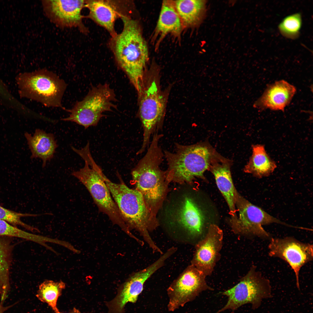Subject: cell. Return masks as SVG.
<instances>
[{
	"mask_svg": "<svg viewBox=\"0 0 313 313\" xmlns=\"http://www.w3.org/2000/svg\"><path fill=\"white\" fill-rule=\"evenodd\" d=\"M222 294L228 297V301L216 313L227 310L234 311L248 303L252 304L253 309L257 308L263 299L271 297V288L269 281L252 266L238 283Z\"/></svg>",
	"mask_w": 313,
	"mask_h": 313,
	"instance_id": "cell-9",
	"label": "cell"
},
{
	"mask_svg": "<svg viewBox=\"0 0 313 313\" xmlns=\"http://www.w3.org/2000/svg\"><path fill=\"white\" fill-rule=\"evenodd\" d=\"M24 135L31 152L30 158L41 159L43 161L42 166L45 167L46 162L53 157L58 146L54 134L37 129L33 135L27 132Z\"/></svg>",
	"mask_w": 313,
	"mask_h": 313,
	"instance_id": "cell-20",
	"label": "cell"
},
{
	"mask_svg": "<svg viewBox=\"0 0 313 313\" xmlns=\"http://www.w3.org/2000/svg\"><path fill=\"white\" fill-rule=\"evenodd\" d=\"M120 182H112L104 175V179L121 216L128 227L138 232L153 251L159 248L155 244L149 232L157 227L150 215L141 194L128 187L118 174Z\"/></svg>",
	"mask_w": 313,
	"mask_h": 313,
	"instance_id": "cell-5",
	"label": "cell"
},
{
	"mask_svg": "<svg viewBox=\"0 0 313 313\" xmlns=\"http://www.w3.org/2000/svg\"><path fill=\"white\" fill-rule=\"evenodd\" d=\"M11 238L0 236V272L9 275L13 248Z\"/></svg>",
	"mask_w": 313,
	"mask_h": 313,
	"instance_id": "cell-28",
	"label": "cell"
},
{
	"mask_svg": "<svg viewBox=\"0 0 313 313\" xmlns=\"http://www.w3.org/2000/svg\"><path fill=\"white\" fill-rule=\"evenodd\" d=\"M61 313H81V312L78 310L75 307H74L68 312Z\"/></svg>",
	"mask_w": 313,
	"mask_h": 313,
	"instance_id": "cell-32",
	"label": "cell"
},
{
	"mask_svg": "<svg viewBox=\"0 0 313 313\" xmlns=\"http://www.w3.org/2000/svg\"><path fill=\"white\" fill-rule=\"evenodd\" d=\"M296 92L293 85L281 80L267 87L262 95L255 102L253 107L261 110L269 109L284 111Z\"/></svg>",
	"mask_w": 313,
	"mask_h": 313,
	"instance_id": "cell-17",
	"label": "cell"
},
{
	"mask_svg": "<svg viewBox=\"0 0 313 313\" xmlns=\"http://www.w3.org/2000/svg\"><path fill=\"white\" fill-rule=\"evenodd\" d=\"M0 98L11 103L15 99L9 92L4 84L0 79Z\"/></svg>",
	"mask_w": 313,
	"mask_h": 313,
	"instance_id": "cell-30",
	"label": "cell"
},
{
	"mask_svg": "<svg viewBox=\"0 0 313 313\" xmlns=\"http://www.w3.org/2000/svg\"><path fill=\"white\" fill-rule=\"evenodd\" d=\"M115 95L108 85L99 84L92 87L83 98L66 111L69 116L61 120L75 122L86 129L97 125L103 113L115 107Z\"/></svg>",
	"mask_w": 313,
	"mask_h": 313,
	"instance_id": "cell-8",
	"label": "cell"
},
{
	"mask_svg": "<svg viewBox=\"0 0 313 313\" xmlns=\"http://www.w3.org/2000/svg\"><path fill=\"white\" fill-rule=\"evenodd\" d=\"M252 154L244 171L260 179L270 176L277 167L276 163L267 153L263 145L252 146Z\"/></svg>",
	"mask_w": 313,
	"mask_h": 313,
	"instance_id": "cell-22",
	"label": "cell"
},
{
	"mask_svg": "<svg viewBox=\"0 0 313 313\" xmlns=\"http://www.w3.org/2000/svg\"><path fill=\"white\" fill-rule=\"evenodd\" d=\"M39 215L40 214L17 212L0 206V219L6 221L15 226L19 225L32 232H39V231L36 228L23 222L21 218L25 217L37 216Z\"/></svg>",
	"mask_w": 313,
	"mask_h": 313,
	"instance_id": "cell-27",
	"label": "cell"
},
{
	"mask_svg": "<svg viewBox=\"0 0 313 313\" xmlns=\"http://www.w3.org/2000/svg\"><path fill=\"white\" fill-rule=\"evenodd\" d=\"M174 151H163L168 168L165 171L169 183L194 184L196 178L205 179V172L209 169L217 154L208 145L175 144Z\"/></svg>",
	"mask_w": 313,
	"mask_h": 313,
	"instance_id": "cell-4",
	"label": "cell"
},
{
	"mask_svg": "<svg viewBox=\"0 0 313 313\" xmlns=\"http://www.w3.org/2000/svg\"><path fill=\"white\" fill-rule=\"evenodd\" d=\"M174 2L183 26H197L204 18L206 11V1L179 0Z\"/></svg>",
	"mask_w": 313,
	"mask_h": 313,
	"instance_id": "cell-23",
	"label": "cell"
},
{
	"mask_svg": "<svg viewBox=\"0 0 313 313\" xmlns=\"http://www.w3.org/2000/svg\"><path fill=\"white\" fill-rule=\"evenodd\" d=\"M7 308V307H4L2 305V304L0 303V313H3Z\"/></svg>",
	"mask_w": 313,
	"mask_h": 313,
	"instance_id": "cell-31",
	"label": "cell"
},
{
	"mask_svg": "<svg viewBox=\"0 0 313 313\" xmlns=\"http://www.w3.org/2000/svg\"><path fill=\"white\" fill-rule=\"evenodd\" d=\"M235 205L238 214L235 217L230 218V225L232 231L236 234L270 239V234L265 230L263 225L276 223L292 227L252 204L238 192Z\"/></svg>",
	"mask_w": 313,
	"mask_h": 313,
	"instance_id": "cell-10",
	"label": "cell"
},
{
	"mask_svg": "<svg viewBox=\"0 0 313 313\" xmlns=\"http://www.w3.org/2000/svg\"><path fill=\"white\" fill-rule=\"evenodd\" d=\"M16 81L21 97L66 111L62 100L67 84L53 72L43 69L21 73L16 76Z\"/></svg>",
	"mask_w": 313,
	"mask_h": 313,
	"instance_id": "cell-6",
	"label": "cell"
},
{
	"mask_svg": "<svg viewBox=\"0 0 313 313\" xmlns=\"http://www.w3.org/2000/svg\"><path fill=\"white\" fill-rule=\"evenodd\" d=\"M161 138L158 134L153 136L146 153L131 172L132 183L143 196L156 224L157 213L169 191L165 171L160 167L164 157L159 144Z\"/></svg>",
	"mask_w": 313,
	"mask_h": 313,
	"instance_id": "cell-1",
	"label": "cell"
},
{
	"mask_svg": "<svg viewBox=\"0 0 313 313\" xmlns=\"http://www.w3.org/2000/svg\"><path fill=\"white\" fill-rule=\"evenodd\" d=\"M218 155L212 160L209 170L213 174L217 186L227 202L231 217H234L236 215L235 201L237 191L233 182L230 163Z\"/></svg>",
	"mask_w": 313,
	"mask_h": 313,
	"instance_id": "cell-18",
	"label": "cell"
},
{
	"mask_svg": "<svg viewBox=\"0 0 313 313\" xmlns=\"http://www.w3.org/2000/svg\"><path fill=\"white\" fill-rule=\"evenodd\" d=\"M65 287V283L61 281L56 282L47 280L39 285L36 296L41 301L47 303L55 313H61L57 307V302Z\"/></svg>",
	"mask_w": 313,
	"mask_h": 313,
	"instance_id": "cell-24",
	"label": "cell"
},
{
	"mask_svg": "<svg viewBox=\"0 0 313 313\" xmlns=\"http://www.w3.org/2000/svg\"><path fill=\"white\" fill-rule=\"evenodd\" d=\"M223 240L222 230L216 225L211 224L196 245L191 264L206 276L212 274L218 261Z\"/></svg>",
	"mask_w": 313,
	"mask_h": 313,
	"instance_id": "cell-14",
	"label": "cell"
},
{
	"mask_svg": "<svg viewBox=\"0 0 313 313\" xmlns=\"http://www.w3.org/2000/svg\"><path fill=\"white\" fill-rule=\"evenodd\" d=\"M302 24L301 14L296 13L285 17L279 25L278 29L283 36L295 39L299 36Z\"/></svg>",
	"mask_w": 313,
	"mask_h": 313,
	"instance_id": "cell-26",
	"label": "cell"
},
{
	"mask_svg": "<svg viewBox=\"0 0 313 313\" xmlns=\"http://www.w3.org/2000/svg\"><path fill=\"white\" fill-rule=\"evenodd\" d=\"M169 191L157 214L158 225L182 232L189 237L200 238L204 230L203 213L190 190L188 183Z\"/></svg>",
	"mask_w": 313,
	"mask_h": 313,
	"instance_id": "cell-2",
	"label": "cell"
},
{
	"mask_svg": "<svg viewBox=\"0 0 313 313\" xmlns=\"http://www.w3.org/2000/svg\"><path fill=\"white\" fill-rule=\"evenodd\" d=\"M0 236L15 237L34 241L43 245L45 236L32 234L21 230L7 222L0 219Z\"/></svg>",
	"mask_w": 313,
	"mask_h": 313,
	"instance_id": "cell-25",
	"label": "cell"
},
{
	"mask_svg": "<svg viewBox=\"0 0 313 313\" xmlns=\"http://www.w3.org/2000/svg\"><path fill=\"white\" fill-rule=\"evenodd\" d=\"M270 240L269 255L280 258L289 265L294 273L297 286L299 288L300 271L303 265L312 260L313 245L290 236L271 238Z\"/></svg>",
	"mask_w": 313,
	"mask_h": 313,
	"instance_id": "cell-13",
	"label": "cell"
},
{
	"mask_svg": "<svg viewBox=\"0 0 313 313\" xmlns=\"http://www.w3.org/2000/svg\"><path fill=\"white\" fill-rule=\"evenodd\" d=\"M84 167L72 175L86 187L99 211L106 215L112 223L117 225L132 238L134 235L124 221L104 179L101 169L92 157L84 161Z\"/></svg>",
	"mask_w": 313,
	"mask_h": 313,
	"instance_id": "cell-7",
	"label": "cell"
},
{
	"mask_svg": "<svg viewBox=\"0 0 313 313\" xmlns=\"http://www.w3.org/2000/svg\"><path fill=\"white\" fill-rule=\"evenodd\" d=\"M206 276L192 265L188 266L167 289L168 310L173 312L193 301L202 292L213 290L207 284Z\"/></svg>",
	"mask_w": 313,
	"mask_h": 313,
	"instance_id": "cell-12",
	"label": "cell"
},
{
	"mask_svg": "<svg viewBox=\"0 0 313 313\" xmlns=\"http://www.w3.org/2000/svg\"><path fill=\"white\" fill-rule=\"evenodd\" d=\"M139 97V116L143 134L142 144L137 155L145 151L150 144L151 137L162 128L165 107V98L155 80L145 86Z\"/></svg>",
	"mask_w": 313,
	"mask_h": 313,
	"instance_id": "cell-11",
	"label": "cell"
},
{
	"mask_svg": "<svg viewBox=\"0 0 313 313\" xmlns=\"http://www.w3.org/2000/svg\"><path fill=\"white\" fill-rule=\"evenodd\" d=\"M10 288L9 275L0 272V301L1 304L7 298Z\"/></svg>",
	"mask_w": 313,
	"mask_h": 313,
	"instance_id": "cell-29",
	"label": "cell"
},
{
	"mask_svg": "<svg viewBox=\"0 0 313 313\" xmlns=\"http://www.w3.org/2000/svg\"><path fill=\"white\" fill-rule=\"evenodd\" d=\"M155 272L154 268L149 266L131 274L119 287L115 297L106 302L108 313H124L126 304L136 302L143 290L144 283Z\"/></svg>",
	"mask_w": 313,
	"mask_h": 313,
	"instance_id": "cell-16",
	"label": "cell"
},
{
	"mask_svg": "<svg viewBox=\"0 0 313 313\" xmlns=\"http://www.w3.org/2000/svg\"><path fill=\"white\" fill-rule=\"evenodd\" d=\"M85 7L89 10L88 17L107 30L112 37L117 34L114 24L121 17L117 2L111 0L85 1Z\"/></svg>",
	"mask_w": 313,
	"mask_h": 313,
	"instance_id": "cell-19",
	"label": "cell"
},
{
	"mask_svg": "<svg viewBox=\"0 0 313 313\" xmlns=\"http://www.w3.org/2000/svg\"><path fill=\"white\" fill-rule=\"evenodd\" d=\"M42 3L47 17L58 26L76 27L81 32L87 31L81 14L85 1L46 0L42 1Z\"/></svg>",
	"mask_w": 313,
	"mask_h": 313,
	"instance_id": "cell-15",
	"label": "cell"
},
{
	"mask_svg": "<svg viewBox=\"0 0 313 313\" xmlns=\"http://www.w3.org/2000/svg\"><path fill=\"white\" fill-rule=\"evenodd\" d=\"M183 27L174 1H163L155 29V35H159L160 39L169 33L179 36Z\"/></svg>",
	"mask_w": 313,
	"mask_h": 313,
	"instance_id": "cell-21",
	"label": "cell"
},
{
	"mask_svg": "<svg viewBox=\"0 0 313 313\" xmlns=\"http://www.w3.org/2000/svg\"><path fill=\"white\" fill-rule=\"evenodd\" d=\"M123 28L112 37V47L119 65L125 72L139 96L145 87V71L148 60L147 45L137 21L122 15Z\"/></svg>",
	"mask_w": 313,
	"mask_h": 313,
	"instance_id": "cell-3",
	"label": "cell"
}]
</instances>
